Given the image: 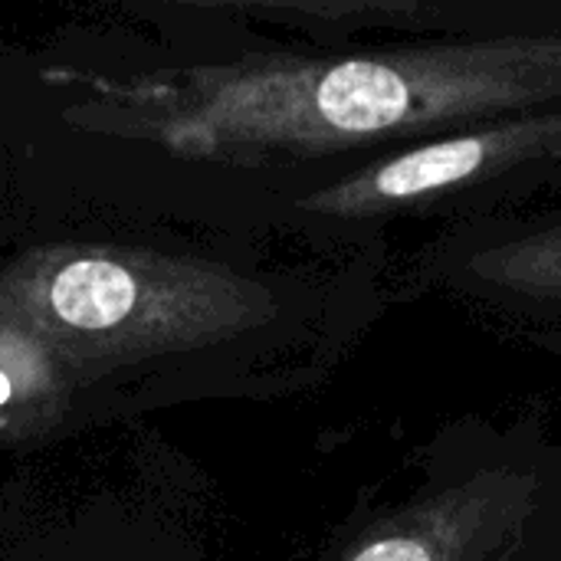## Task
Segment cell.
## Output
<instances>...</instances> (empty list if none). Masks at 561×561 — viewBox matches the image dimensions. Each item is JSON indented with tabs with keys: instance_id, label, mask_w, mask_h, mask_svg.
<instances>
[{
	"instance_id": "6da1fadb",
	"label": "cell",
	"mask_w": 561,
	"mask_h": 561,
	"mask_svg": "<svg viewBox=\"0 0 561 561\" xmlns=\"http://www.w3.org/2000/svg\"><path fill=\"white\" fill-rule=\"evenodd\" d=\"M115 95L122 128L174 154L335 174L454 128L561 105V0L510 30L253 53Z\"/></svg>"
},
{
	"instance_id": "7a4b0ae2",
	"label": "cell",
	"mask_w": 561,
	"mask_h": 561,
	"mask_svg": "<svg viewBox=\"0 0 561 561\" xmlns=\"http://www.w3.org/2000/svg\"><path fill=\"white\" fill-rule=\"evenodd\" d=\"M0 296L89 368L230 342L279 316V296L220 263L135 247H36L0 270Z\"/></svg>"
},
{
	"instance_id": "3957f363",
	"label": "cell",
	"mask_w": 561,
	"mask_h": 561,
	"mask_svg": "<svg viewBox=\"0 0 561 561\" xmlns=\"http://www.w3.org/2000/svg\"><path fill=\"white\" fill-rule=\"evenodd\" d=\"M335 561H561V447L536 421L447 431Z\"/></svg>"
},
{
	"instance_id": "277c9868",
	"label": "cell",
	"mask_w": 561,
	"mask_h": 561,
	"mask_svg": "<svg viewBox=\"0 0 561 561\" xmlns=\"http://www.w3.org/2000/svg\"><path fill=\"white\" fill-rule=\"evenodd\" d=\"M561 187V105L477 122L316 178L289 207L342 237L378 240L394 224L437 233L519 214Z\"/></svg>"
},
{
	"instance_id": "5b68a950",
	"label": "cell",
	"mask_w": 561,
	"mask_h": 561,
	"mask_svg": "<svg viewBox=\"0 0 561 561\" xmlns=\"http://www.w3.org/2000/svg\"><path fill=\"white\" fill-rule=\"evenodd\" d=\"M414 270L421 289H444L510 322L561 329V210L434 233Z\"/></svg>"
},
{
	"instance_id": "8992f818",
	"label": "cell",
	"mask_w": 561,
	"mask_h": 561,
	"mask_svg": "<svg viewBox=\"0 0 561 561\" xmlns=\"http://www.w3.org/2000/svg\"><path fill=\"white\" fill-rule=\"evenodd\" d=\"M85 375L53 332L0 296V444L49 434L69 414Z\"/></svg>"
}]
</instances>
